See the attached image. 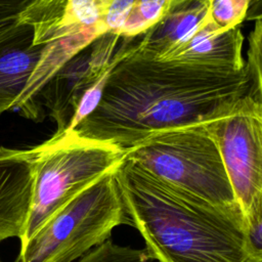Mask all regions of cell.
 <instances>
[{
  "label": "cell",
  "mask_w": 262,
  "mask_h": 262,
  "mask_svg": "<svg viewBox=\"0 0 262 262\" xmlns=\"http://www.w3.org/2000/svg\"><path fill=\"white\" fill-rule=\"evenodd\" d=\"M136 43L110 72L95 108L75 127L79 136L126 150L159 132L214 121L249 92L246 66L226 73L150 59L134 52Z\"/></svg>",
  "instance_id": "obj_1"
},
{
  "label": "cell",
  "mask_w": 262,
  "mask_h": 262,
  "mask_svg": "<svg viewBox=\"0 0 262 262\" xmlns=\"http://www.w3.org/2000/svg\"><path fill=\"white\" fill-rule=\"evenodd\" d=\"M116 176L131 225L160 262H262L243 216L191 199L125 158Z\"/></svg>",
  "instance_id": "obj_2"
},
{
  "label": "cell",
  "mask_w": 262,
  "mask_h": 262,
  "mask_svg": "<svg viewBox=\"0 0 262 262\" xmlns=\"http://www.w3.org/2000/svg\"><path fill=\"white\" fill-rule=\"evenodd\" d=\"M209 123L154 134L126 149L125 159L191 199L244 217Z\"/></svg>",
  "instance_id": "obj_3"
},
{
  "label": "cell",
  "mask_w": 262,
  "mask_h": 262,
  "mask_svg": "<svg viewBox=\"0 0 262 262\" xmlns=\"http://www.w3.org/2000/svg\"><path fill=\"white\" fill-rule=\"evenodd\" d=\"M116 169L79 192L20 243L14 262H74L108 239L116 226L131 225Z\"/></svg>",
  "instance_id": "obj_4"
},
{
  "label": "cell",
  "mask_w": 262,
  "mask_h": 262,
  "mask_svg": "<svg viewBox=\"0 0 262 262\" xmlns=\"http://www.w3.org/2000/svg\"><path fill=\"white\" fill-rule=\"evenodd\" d=\"M33 189L20 243L87 186L116 169L125 158L120 147L79 136L74 130L54 133L31 148Z\"/></svg>",
  "instance_id": "obj_5"
},
{
  "label": "cell",
  "mask_w": 262,
  "mask_h": 262,
  "mask_svg": "<svg viewBox=\"0 0 262 262\" xmlns=\"http://www.w3.org/2000/svg\"><path fill=\"white\" fill-rule=\"evenodd\" d=\"M105 33L68 60L42 87L37 103L56 124L55 133L73 131L100 100L107 76L115 64L127 55L135 43Z\"/></svg>",
  "instance_id": "obj_6"
},
{
  "label": "cell",
  "mask_w": 262,
  "mask_h": 262,
  "mask_svg": "<svg viewBox=\"0 0 262 262\" xmlns=\"http://www.w3.org/2000/svg\"><path fill=\"white\" fill-rule=\"evenodd\" d=\"M208 129L247 225L262 217V101L246 94Z\"/></svg>",
  "instance_id": "obj_7"
},
{
  "label": "cell",
  "mask_w": 262,
  "mask_h": 262,
  "mask_svg": "<svg viewBox=\"0 0 262 262\" xmlns=\"http://www.w3.org/2000/svg\"><path fill=\"white\" fill-rule=\"evenodd\" d=\"M106 4V0H36L18 19L32 28L35 45L73 40L91 44L107 33Z\"/></svg>",
  "instance_id": "obj_8"
},
{
  "label": "cell",
  "mask_w": 262,
  "mask_h": 262,
  "mask_svg": "<svg viewBox=\"0 0 262 262\" xmlns=\"http://www.w3.org/2000/svg\"><path fill=\"white\" fill-rule=\"evenodd\" d=\"M33 189V155L0 146V242L20 238Z\"/></svg>",
  "instance_id": "obj_9"
},
{
  "label": "cell",
  "mask_w": 262,
  "mask_h": 262,
  "mask_svg": "<svg viewBox=\"0 0 262 262\" xmlns=\"http://www.w3.org/2000/svg\"><path fill=\"white\" fill-rule=\"evenodd\" d=\"M243 44L244 35L239 27L218 33L207 19L186 43L163 60L238 73L246 66Z\"/></svg>",
  "instance_id": "obj_10"
},
{
  "label": "cell",
  "mask_w": 262,
  "mask_h": 262,
  "mask_svg": "<svg viewBox=\"0 0 262 262\" xmlns=\"http://www.w3.org/2000/svg\"><path fill=\"white\" fill-rule=\"evenodd\" d=\"M43 51L33 43L32 28L19 21L0 39V116L13 110L26 89Z\"/></svg>",
  "instance_id": "obj_11"
},
{
  "label": "cell",
  "mask_w": 262,
  "mask_h": 262,
  "mask_svg": "<svg viewBox=\"0 0 262 262\" xmlns=\"http://www.w3.org/2000/svg\"><path fill=\"white\" fill-rule=\"evenodd\" d=\"M206 1H191L167 11L144 32L134 52L140 56L163 60L186 43L208 19Z\"/></svg>",
  "instance_id": "obj_12"
},
{
  "label": "cell",
  "mask_w": 262,
  "mask_h": 262,
  "mask_svg": "<svg viewBox=\"0 0 262 262\" xmlns=\"http://www.w3.org/2000/svg\"><path fill=\"white\" fill-rule=\"evenodd\" d=\"M255 0H209L208 23L218 32L239 27Z\"/></svg>",
  "instance_id": "obj_13"
},
{
  "label": "cell",
  "mask_w": 262,
  "mask_h": 262,
  "mask_svg": "<svg viewBox=\"0 0 262 262\" xmlns=\"http://www.w3.org/2000/svg\"><path fill=\"white\" fill-rule=\"evenodd\" d=\"M78 262H160L144 249L119 246L106 239L90 250Z\"/></svg>",
  "instance_id": "obj_14"
},
{
  "label": "cell",
  "mask_w": 262,
  "mask_h": 262,
  "mask_svg": "<svg viewBox=\"0 0 262 262\" xmlns=\"http://www.w3.org/2000/svg\"><path fill=\"white\" fill-rule=\"evenodd\" d=\"M255 25L249 36V49L246 61V69L250 79V89L248 94L255 99L262 101L261 84V39L262 20L261 16L256 17Z\"/></svg>",
  "instance_id": "obj_15"
},
{
  "label": "cell",
  "mask_w": 262,
  "mask_h": 262,
  "mask_svg": "<svg viewBox=\"0 0 262 262\" xmlns=\"http://www.w3.org/2000/svg\"><path fill=\"white\" fill-rule=\"evenodd\" d=\"M36 0H0V21L18 18Z\"/></svg>",
  "instance_id": "obj_16"
},
{
  "label": "cell",
  "mask_w": 262,
  "mask_h": 262,
  "mask_svg": "<svg viewBox=\"0 0 262 262\" xmlns=\"http://www.w3.org/2000/svg\"><path fill=\"white\" fill-rule=\"evenodd\" d=\"M19 18V17H18ZM18 18H13V19H7V20H2L0 21V39L13 31L17 25L19 24Z\"/></svg>",
  "instance_id": "obj_17"
},
{
  "label": "cell",
  "mask_w": 262,
  "mask_h": 262,
  "mask_svg": "<svg viewBox=\"0 0 262 262\" xmlns=\"http://www.w3.org/2000/svg\"><path fill=\"white\" fill-rule=\"evenodd\" d=\"M191 1H206V2H209V0H171V3L169 5V10L175 8V7H178L182 4H185V3H188V2H191Z\"/></svg>",
  "instance_id": "obj_18"
}]
</instances>
